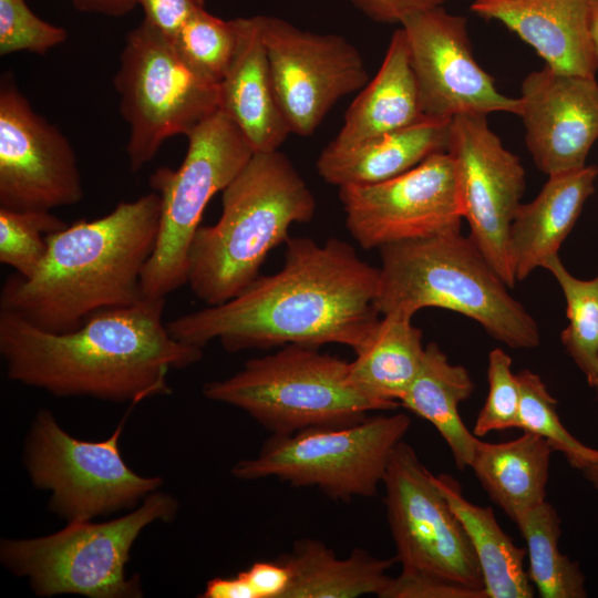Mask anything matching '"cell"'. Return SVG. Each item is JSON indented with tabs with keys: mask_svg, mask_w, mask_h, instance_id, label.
Segmentation results:
<instances>
[{
	"mask_svg": "<svg viewBox=\"0 0 598 598\" xmlns=\"http://www.w3.org/2000/svg\"><path fill=\"white\" fill-rule=\"evenodd\" d=\"M379 23H402L406 18L439 7L448 0H348Z\"/></svg>",
	"mask_w": 598,
	"mask_h": 598,
	"instance_id": "38",
	"label": "cell"
},
{
	"mask_svg": "<svg viewBox=\"0 0 598 598\" xmlns=\"http://www.w3.org/2000/svg\"><path fill=\"white\" fill-rule=\"evenodd\" d=\"M172 42L194 73L219 85L236 52V19L223 20L200 8L185 21Z\"/></svg>",
	"mask_w": 598,
	"mask_h": 598,
	"instance_id": "31",
	"label": "cell"
},
{
	"mask_svg": "<svg viewBox=\"0 0 598 598\" xmlns=\"http://www.w3.org/2000/svg\"><path fill=\"white\" fill-rule=\"evenodd\" d=\"M339 198L349 234L367 250L460 231L463 220L447 152L388 181L340 186Z\"/></svg>",
	"mask_w": 598,
	"mask_h": 598,
	"instance_id": "14",
	"label": "cell"
},
{
	"mask_svg": "<svg viewBox=\"0 0 598 598\" xmlns=\"http://www.w3.org/2000/svg\"><path fill=\"white\" fill-rule=\"evenodd\" d=\"M560 523L556 508L547 501L515 522L527 545L528 576L542 598H585V575L577 561L559 550Z\"/></svg>",
	"mask_w": 598,
	"mask_h": 598,
	"instance_id": "29",
	"label": "cell"
},
{
	"mask_svg": "<svg viewBox=\"0 0 598 598\" xmlns=\"http://www.w3.org/2000/svg\"><path fill=\"white\" fill-rule=\"evenodd\" d=\"M473 390L470 372L451 363L440 347L430 342L416 377L400 400V405L437 430L461 471L470 467L478 443L460 414V404L470 399Z\"/></svg>",
	"mask_w": 598,
	"mask_h": 598,
	"instance_id": "26",
	"label": "cell"
},
{
	"mask_svg": "<svg viewBox=\"0 0 598 598\" xmlns=\"http://www.w3.org/2000/svg\"><path fill=\"white\" fill-rule=\"evenodd\" d=\"M386 519L402 569L484 591L471 542L411 445L394 448L383 478Z\"/></svg>",
	"mask_w": 598,
	"mask_h": 598,
	"instance_id": "12",
	"label": "cell"
},
{
	"mask_svg": "<svg viewBox=\"0 0 598 598\" xmlns=\"http://www.w3.org/2000/svg\"><path fill=\"white\" fill-rule=\"evenodd\" d=\"M144 11V20L162 31L171 40L198 9L204 0H136Z\"/></svg>",
	"mask_w": 598,
	"mask_h": 598,
	"instance_id": "37",
	"label": "cell"
},
{
	"mask_svg": "<svg viewBox=\"0 0 598 598\" xmlns=\"http://www.w3.org/2000/svg\"><path fill=\"white\" fill-rule=\"evenodd\" d=\"M435 480L471 542L486 598L534 597V586L524 568L527 550L516 546L501 528L493 509L467 501L452 476L443 474Z\"/></svg>",
	"mask_w": 598,
	"mask_h": 598,
	"instance_id": "28",
	"label": "cell"
},
{
	"mask_svg": "<svg viewBox=\"0 0 598 598\" xmlns=\"http://www.w3.org/2000/svg\"><path fill=\"white\" fill-rule=\"evenodd\" d=\"M426 117L402 28L394 31L383 62L348 107L344 122L326 148L348 150Z\"/></svg>",
	"mask_w": 598,
	"mask_h": 598,
	"instance_id": "22",
	"label": "cell"
},
{
	"mask_svg": "<svg viewBox=\"0 0 598 598\" xmlns=\"http://www.w3.org/2000/svg\"><path fill=\"white\" fill-rule=\"evenodd\" d=\"M315 213L312 192L285 154L254 153L223 190L217 223L196 230L186 285L207 306L233 299L259 276L269 252L288 240L290 227Z\"/></svg>",
	"mask_w": 598,
	"mask_h": 598,
	"instance_id": "4",
	"label": "cell"
},
{
	"mask_svg": "<svg viewBox=\"0 0 598 598\" xmlns=\"http://www.w3.org/2000/svg\"><path fill=\"white\" fill-rule=\"evenodd\" d=\"M240 573L250 586L255 598H285L290 574L280 560L256 561L247 570Z\"/></svg>",
	"mask_w": 598,
	"mask_h": 598,
	"instance_id": "39",
	"label": "cell"
},
{
	"mask_svg": "<svg viewBox=\"0 0 598 598\" xmlns=\"http://www.w3.org/2000/svg\"><path fill=\"white\" fill-rule=\"evenodd\" d=\"M68 38L65 29L38 16L24 0H0V54L18 51L44 54Z\"/></svg>",
	"mask_w": 598,
	"mask_h": 598,
	"instance_id": "35",
	"label": "cell"
},
{
	"mask_svg": "<svg viewBox=\"0 0 598 598\" xmlns=\"http://www.w3.org/2000/svg\"><path fill=\"white\" fill-rule=\"evenodd\" d=\"M162 200L151 192L105 216L48 235V251L29 278L9 276L0 308L43 330L64 333L91 316L145 296L142 274L158 236Z\"/></svg>",
	"mask_w": 598,
	"mask_h": 598,
	"instance_id": "3",
	"label": "cell"
},
{
	"mask_svg": "<svg viewBox=\"0 0 598 598\" xmlns=\"http://www.w3.org/2000/svg\"><path fill=\"white\" fill-rule=\"evenodd\" d=\"M412 318L381 315L350 362L353 382L365 394L384 402L400 400L416 377L425 351Z\"/></svg>",
	"mask_w": 598,
	"mask_h": 598,
	"instance_id": "27",
	"label": "cell"
},
{
	"mask_svg": "<svg viewBox=\"0 0 598 598\" xmlns=\"http://www.w3.org/2000/svg\"><path fill=\"white\" fill-rule=\"evenodd\" d=\"M261 35L278 103L290 132L311 135L331 107L369 76L358 49L338 34L301 30L260 16Z\"/></svg>",
	"mask_w": 598,
	"mask_h": 598,
	"instance_id": "15",
	"label": "cell"
},
{
	"mask_svg": "<svg viewBox=\"0 0 598 598\" xmlns=\"http://www.w3.org/2000/svg\"><path fill=\"white\" fill-rule=\"evenodd\" d=\"M165 298L100 311L55 333L0 308V354L12 381L56 396L138 402L172 392L168 372L199 362L203 348L175 339L163 322Z\"/></svg>",
	"mask_w": 598,
	"mask_h": 598,
	"instance_id": "2",
	"label": "cell"
},
{
	"mask_svg": "<svg viewBox=\"0 0 598 598\" xmlns=\"http://www.w3.org/2000/svg\"><path fill=\"white\" fill-rule=\"evenodd\" d=\"M487 381L488 394L477 414L473 434L480 437L493 431L519 429L518 380L512 371V358L501 348L488 354Z\"/></svg>",
	"mask_w": 598,
	"mask_h": 598,
	"instance_id": "34",
	"label": "cell"
},
{
	"mask_svg": "<svg viewBox=\"0 0 598 598\" xmlns=\"http://www.w3.org/2000/svg\"><path fill=\"white\" fill-rule=\"evenodd\" d=\"M285 261L233 299L166 323L181 342L204 348L218 340L228 352L288 344L354 350L381 317L379 268L347 241L289 237Z\"/></svg>",
	"mask_w": 598,
	"mask_h": 598,
	"instance_id": "1",
	"label": "cell"
},
{
	"mask_svg": "<svg viewBox=\"0 0 598 598\" xmlns=\"http://www.w3.org/2000/svg\"><path fill=\"white\" fill-rule=\"evenodd\" d=\"M594 386L596 388L597 395H598V375H597V379H596V382H595Z\"/></svg>",
	"mask_w": 598,
	"mask_h": 598,
	"instance_id": "44",
	"label": "cell"
},
{
	"mask_svg": "<svg viewBox=\"0 0 598 598\" xmlns=\"http://www.w3.org/2000/svg\"><path fill=\"white\" fill-rule=\"evenodd\" d=\"M114 86L130 126L132 172L151 162L167 138L187 135L219 110V85L194 73L172 40L146 20L126 35Z\"/></svg>",
	"mask_w": 598,
	"mask_h": 598,
	"instance_id": "10",
	"label": "cell"
},
{
	"mask_svg": "<svg viewBox=\"0 0 598 598\" xmlns=\"http://www.w3.org/2000/svg\"><path fill=\"white\" fill-rule=\"evenodd\" d=\"M580 472L591 486L598 491V458L585 465Z\"/></svg>",
	"mask_w": 598,
	"mask_h": 598,
	"instance_id": "43",
	"label": "cell"
},
{
	"mask_svg": "<svg viewBox=\"0 0 598 598\" xmlns=\"http://www.w3.org/2000/svg\"><path fill=\"white\" fill-rule=\"evenodd\" d=\"M401 28L426 117L452 120L495 112L518 115L519 99L499 92L476 62L465 17L439 7L406 18Z\"/></svg>",
	"mask_w": 598,
	"mask_h": 598,
	"instance_id": "17",
	"label": "cell"
},
{
	"mask_svg": "<svg viewBox=\"0 0 598 598\" xmlns=\"http://www.w3.org/2000/svg\"><path fill=\"white\" fill-rule=\"evenodd\" d=\"M186 136L188 146L181 166L159 167L150 178L162 208L157 241L142 274V291L148 298H165L186 285L188 249L206 206L255 153L220 109Z\"/></svg>",
	"mask_w": 598,
	"mask_h": 598,
	"instance_id": "9",
	"label": "cell"
},
{
	"mask_svg": "<svg viewBox=\"0 0 598 598\" xmlns=\"http://www.w3.org/2000/svg\"><path fill=\"white\" fill-rule=\"evenodd\" d=\"M380 598H486V594L402 569L398 577H390Z\"/></svg>",
	"mask_w": 598,
	"mask_h": 598,
	"instance_id": "36",
	"label": "cell"
},
{
	"mask_svg": "<svg viewBox=\"0 0 598 598\" xmlns=\"http://www.w3.org/2000/svg\"><path fill=\"white\" fill-rule=\"evenodd\" d=\"M519 391V429L536 434L560 452L577 470L598 458V450L574 437L560 422L557 401L549 393L542 378L530 370L516 373Z\"/></svg>",
	"mask_w": 598,
	"mask_h": 598,
	"instance_id": "32",
	"label": "cell"
},
{
	"mask_svg": "<svg viewBox=\"0 0 598 598\" xmlns=\"http://www.w3.org/2000/svg\"><path fill=\"white\" fill-rule=\"evenodd\" d=\"M277 559L290 574L285 598L380 597L390 580L386 571L396 561L361 548L340 558L323 542L312 538L296 540L291 550Z\"/></svg>",
	"mask_w": 598,
	"mask_h": 598,
	"instance_id": "24",
	"label": "cell"
},
{
	"mask_svg": "<svg viewBox=\"0 0 598 598\" xmlns=\"http://www.w3.org/2000/svg\"><path fill=\"white\" fill-rule=\"evenodd\" d=\"M238 42L219 83V109L254 152L277 151L291 133L277 100L261 35L260 16L237 18Z\"/></svg>",
	"mask_w": 598,
	"mask_h": 598,
	"instance_id": "20",
	"label": "cell"
},
{
	"mask_svg": "<svg viewBox=\"0 0 598 598\" xmlns=\"http://www.w3.org/2000/svg\"><path fill=\"white\" fill-rule=\"evenodd\" d=\"M200 598H255L254 592L239 573L234 577H215L208 580Z\"/></svg>",
	"mask_w": 598,
	"mask_h": 598,
	"instance_id": "40",
	"label": "cell"
},
{
	"mask_svg": "<svg viewBox=\"0 0 598 598\" xmlns=\"http://www.w3.org/2000/svg\"><path fill=\"white\" fill-rule=\"evenodd\" d=\"M595 0H474L471 10L518 35L551 69L595 76L591 41Z\"/></svg>",
	"mask_w": 598,
	"mask_h": 598,
	"instance_id": "19",
	"label": "cell"
},
{
	"mask_svg": "<svg viewBox=\"0 0 598 598\" xmlns=\"http://www.w3.org/2000/svg\"><path fill=\"white\" fill-rule=\"evenodd\" d=\"M446 152L453 161L460 207L470 225V238L513 288L516 278L509 229L525 192V169L491 130L486 115L453 117Z\"/></svg>",
	"mask_w": 598,
	"mask_h": 598,
	"instance_id": "13",
	"label": "cell"
},
{
	"mask_svg": "<svg viewBox=\"0 0 598 598\" xmlns=\"http://www.w3.org/2000/svg\"><path fill=\"white\" fill-rule=\"evenodd\" d=\"M126 416L106 440L83 441L64 431L51 411L35 414L24 444L34 487L51 493L50 509L71 522L137 507L159 489V476H142L124 461L120 437Z\"/></svg>",
	"mask_w": 598,
	"mask_h": 598,
	"instance_id": "11",
	"label": "cell"
},
{
	"mask_svg": "<svg viewBox=\"0 0 598 598\" xmlns=\"http://www.w3.org/2000/svg\"><path fill=\"white\" fill-rule=\"evenodd\" d=\"M518 116L526 146L548 176L576 171L598 140V82L546 65L522 83Z\"/></svg>",
	"mask_w": 598,
	"mask_h": 598,
	"instance_id": "18",
	"label": "cell"
},
{
	"mask_svg": "<svg viewBox=\"0 0 598 598\" xmlns=\"http://www.w3.org/2000/svg\"><path fill=\"white\" fill-rule=\"evenodd\" d=\"M76 10L85 13H99L122 17L130 13L137 4L136 0H72Z\"/></svg>",
	"mask_w": 598,
	"mask_h": 598,
	"instance_id": "41",
	"label": "cell"
},
{
	"mask_svg": "<svg viewBox=\"0 0 598 598\" xmlns=\"http://www.w3.org/2000/svg\"><path fill=\"white\" fill-rule=\"evenodd\" d=\"M543 437L524 432L515 440H478L470 467L488 497L515 523L546 501L550 456Z\"/></svg>",
	"mask_w": 598,
	"mask_h": 598,
	"instance_id": "25",
	"label": "cell"
},
{
	"mask_svg": "<svg viewBox=\"0 0 598 598\" xmlns=\"http://www.w3.org/2000/svg\"><path fill=\"white\" fill-rule=\"evenodd\" d=\"M543 268L556 278L567 303L568 326L561 332V342L594 386L598 375V275L590 280L575 278L558 255Z\"/></svg>",
	"mask_w": 598,
	"mask_h": 598,
	"instance_id": "30",
	"label": "cell"
},
{
	"mask_svg": "<svg viewBox=\"0 0 598 598\" xmlns=\"http://www.w3.org/2000/svg\"><path fill=\"white\" fill-rule=\"evenodd\" d=\"M590 30H591L594 55H595V60L598 68V0H595L592 3Z\"/></svg>",
	"mask_w": 598,
	"mask_h": 598,
	"instance_id": "42",
	"label": "cell"
},
{
	"mask_svg": "<svg viewBox=\"0 0 598 598\" xmlns=\"http://www.w3.org/2000/svg\"><path fill=\"white\" fill-rule=\"evenodd\" d=\"M379 250L375 306L380 315L413 318L421 309L442 308L473 319L509 348L539 346L536 321L461 230L395 243Z\"/></svg>",
	"mask_w": 598,
	"mask_h": 598,
	"instance_id": "5",
	"label": "cell"
},
{
	"mask_svg": "<svg viewBox=\"0 0 598 598\" xmlns=\"http://www.w3.org/2000/svg\"><path fill=\"white\" fill-rule=\"evenodd\" d=\"M410 425L404 413L379 414L349 425L272 434L255 457L240 460L230 472L243 481L276 477L317 487L336 501L372 497Z\"/></svg>",
	"mask_w": 598,
	"mask_h": 598,
	"instance_id": "8",
	"label": "cell"
},
{
	"mask_svg": "<svg viewBox=\"0 0 598 598\" xmlns=\"http://www.w3.org/2000/svg\"><path fill=\"white\" fill-rule=\"evenodd\" d=\"M597 166L548 176L538 195L520 204L509 229V250L516 281L558 255L587 198L595 192Z\"/></svg>",
	"mask_w": 598,
	"mask_h": 598,
	"instance_id": "21",
	"label": "cell"
},
{
	"mask_svg": "<svg viewBox=\"0 0 598 598\" xmlns=\"http://www.w3.org/2000/svg\"><path fill=\"white\" fill-rule=\"evenodd\" d=\"M451 121L424 117L348 150L324 147L317 161L318 173L338 187L396 177L427 157L447 151Z\"/></svg>",
	"mask_w": 598,
	"mask_h": 598,
	"instance_id": "23",
	"label": "cell"
},
{
	"mask_svg": "<svg viewBox=\"0 0 598 598\" xmlns=\"http://www.w3.org/2000/svg\"><path fill=\"white\" fill-rule=\"evenodd\" d=\"M68 225L49 210L0 207V262L23 278L31 277L48 251V235Z\"/></svg>",
	"mask_w": 598,
	"mask_h": 598,
	"instance_id": "33",
	"label": "cell"
},
{
	"mask_svg": "<svg viewBox=\"0 0 598 598\" xmlns=\"http://www.w3.org/2000/svg\"><path fill=\"white\" fill-rule=\"evenodd\" d=\"M177 511L173 496L156 491L128 514L109 522H71L47 536L2 539L0 559L41 597H141L138 578L125 574L132 546L146 526L169 523Z\"/></svg>",
	"mask_w": 598,
	"mask_h": 598,
	"instance_id": "7",
	"label": "cell"
},
{
	"mask_svg": "<svg viewBox=\"0 0 598 598\" xmlns=\"http://www.w3.org/2000/svg\"><path fill=\"white\" fill-rule=\"evenodd\" d=\"M203 394L245 411L272 434L349 425L400 405L361 391L349 361L300 344L249 359L235 374L207 382Z\"/></svg>",
	"mask_w": 598,
	"mask_h": 598,
	"instance_id": "6",
	"label": "cell"
},
{
	"mask_svg": "<svg viewBox=\"0 0 598 598\" xmlns=\"http://www.w3.org/2000/svg\"><path fill=\"white\" fill-rule=\"evenodd\" d=\"M83 197L76 155L61 131L34 112L10 72L0 83V207L51 210Z\"/></svg>",
	"mask_w": 598,
	"mask_h": 598,
	"instance_id": "16",
	"label": "cell"
}]
</instances>
